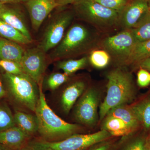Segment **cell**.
Segmentation results:
<instances>
[{"label":"cell","instance_id":"cell-1","mask_svg":"<svg viewBox=\"0 0 150 150\" xmlns=\"http://www.w3.org/2000/svg\"><path fill=\"white\" fill-rule=\"evenodd\" d=\"M42 83L39 85V98L35 111L38 121V132L44 140L48 142L61 141L74 135L79 126L66 122L53 111L46 102Z\"/></svg>","mask_w":150,"mask_h":150},{"label":"cell","instance_id":"cell-2","mask_svg":"<svg viewBox=\"0 0 150 150\" xmlns=\"http://www.w3.org/2000/svg\"><path fill=\"white\" fill-rule=\"evenodd\" d=\"M107 77V94L100 107V119L113 108L131 102L134 97V84L129 73L117 69L110 71Z\"/></svg>","mask_w":150,"mask_h":150},{"label":"cell","instance_id":"cell-3","mask_svg":"<svg viewBox=\"0 0 150 150\" xmlns=\"http://www.w3.org/2000/svg\"><path fill=\"white\" fill-rule=\"evenodd\" d=\"M96 41L95 36L87 28L76 23L54 48L49 58L52 61H59L81 56L93 48Z\"/></svg>","mask_w":150,"mask_h":150},{"label":"cell","instance_id":"cell-4","mask_svg":"<svg viewBox=\"0 0 150 150\" xmlns=\"http://www.w3.org/2000/svg\"><path fill=\"white\" fill-rule=\"evenodd\" d=\"M6 95L11 102L35 112L39 96V86L25 73H1Z\"/></svg>","mask_w":150,"mask_h":150},{"label":"cell","instance_id":"cell-5","mask_svg":"<svg viewBox=\"0 0 150 150\" xmlns=\"http://www.w3.org/2000/svg\"><path fill=\"white\" fill-rule=\"evenodd\" d=\"M74 12L82 20L99 30H107L119 23L120 13L101 5L95 0H77Z\"/></svg>","mask_w":150,"mask_h":150},{"label":"cell","instance_id":"cell-6","mask_svg":"<svg viewBox=\"0 0 150 150\" xmlns=\"http://www.w3.org/2000/svg\"><path fill=\"white\" fill-rule=\"evenodd\" d=\"M111 136L109 132L103 129L92 134H74L57 142L39 140L30 144L51 150H84L104 142Z\"/></svg>","mask_w":150,"mask_h":150},{"label":"cell","instance_id":"cell-7","mask_svg":"<svg viewBox=\"0 0 150 150\" xmlns=\"http://www.w3.org/2000/svg\"><path fill=\"white\" fill-rule=\"evenodd\" d=\"M74 13L63 11L55 15L47 25L38 47L46 53L60 43L67 28L72 21Z\"/></svg>","mask_w":150,"mask_h":150},{"label":"cell","instance_id":"cell-8","mask_svg":"<svg viewBox=\"0 0 150 150\" xmlns=\"http://www.w3.org/2000/svg\"><path fill=\"white\" fill-rule=\"evenodd\" d=\"M137 43L131 30H125L105 38L102 45L110 58L122 64H126Z\"/></svg>","mask_w":150,"mask_h":150},{"label":"cell","instance_id":"cell-9","mask_svg":"<svg viewBox=\"0 0 150 150\" xmlns=\"http://www.w3.org/2000/svg\"><path fill=\"white\" fill-rule=\"evenodd\" d=\"M46 53L39 47L25 50L20 64L24 72L39 86L42 83L47 66Z\"/></svg>","mask_w":150,"mask_h":150},{"label":"cell","instance_id":"cell-10","mask_svg":"<svg viewBox=\"0 0 150 150\" xmlns=\"http://www.w3.org/2000/svg\"><path fill=\"white\" fill-rule=\"evenodd\" d=\"M98 104L96 91L90 89L86 92L75 109V115L77 121L88 126L93 125L96 120Z\"/></svg>","mask_w":150,"mask_h":150},{"label":"cell","instance_id":"cell-11","mask_svg":"<svg viewBox=\"0 0 150 150\" xmlns=\"http://www.w3.org/2000/svg\"><path fill=\"white\" fill-rule=\"evenodd\" d=\"M149 10L148 0H129L120 13L119 24L124 30L132 29Z\"/></svg>","mask_w":150,"mask_h":150},{"label":"cell","instance_id":"cell-12","mask_svg":"<svg viewBox=\"0 0 150 150\" xmlns=\"http://www.w3.org/2000/svg\"><path fill=\"white\" fill-rule=\"evenodd\" d=\"M25 3L35 31L38 30L49 14L58 7L56 0H28Z\"/></svg>","mask_w":150,"mask_h":150},{"label":"cell","instance_id":"cell-13","mask_svg":"<svg viewBox=\"0 0 150 150\" xmlns=\"http://www.w3.org/2000/svg\"><path fill=\"white\" fill-rule=\"evenodd\" d=\"M0 18L12 26L32 42L31 34L25 22L24 17L19 9L3 5L0 9Z\"/></svg>","mask_w":150,"mask_h":150},{"label":"cell","instance_id":"cell-14","mask_svg":"<svg viewBox=\"0 0 150 150\" xmlns=\"http://www.w3.org/2000/svg\"><path fill=\"white\" fill-rule=\"evenodd\" d=\"M30 136L16 126L0 131V144L13 150H18L26 146Z\"/></svg>","mask_w":150,"mask_h":150},{"label":"cell","instance_id":"cell-15","mask_svg":"<svg viewBox=\"0 0 150 150\" xmlns=\"http://www.w3.org/2000/svg\"><path fill=\"white\" fill-rule=\"evenodd\" d=\"M85 87L84 82L78 81L71 83L65 89L62 94L61 104L64 111L66 113L69 112Z\"/></svg>","mask_w":150,"mask_h":150},{"label":"cell","instance_id":"cell-16","mask_svg":"<svg viewBox=\"0 0 150 150\" xmlns=\"http://www.w3.org/2000/svg\"><path fill=\"white\" fill-rule=\"evenodd\" d=\"M21 44L0 37V60L20 63L25 49Z\"/></svg>","mask_w":150,"mask_h":150},{"label":"cell","instance_id":"cell-17","mask_svg":"<svg viewBox=\"0 0 150 150\" xmlns=\"http://www.w3.org/2000/svg\"><path fill=\"white\" fill-rule=\"evenodd\" d=\"M13 114L16 126L30 137L38 132V123L36 115L19 110H16Z\"/></svg>","mask_w":150,"mask_h":150},{"label":"cell","instance_id":"cell-18","mask_svg":"<svg viewBox=\"0 0 150 150\" xmlns=\"http://www.w3.org/2000/svg\"><path fill=\"white\" fill-rule=\"evenodd\" d=\"M103 129L109 132L112 136L121 137L131 134L133 131L124 121L120 118L106 115Z\"/></svg>","mask_w":150,"mask_h":150},{"label":"cell","instance_id":"cell-19","mask_svg":"<svg viewBox=\"0 0 150 150\" xmlns=\"http://www.w3.org/2000/svg\"><path fill=\"white\" fill-rule=\"evenodd\" d=\"M131 108L140 123L146 130L150 129V95Z\"/></svg>","mask_w":150,"mask_h":150},{"label":"cell","instance_id":"cell-20","mask_svg":"<svg viewBox=\"0 0 150 150\" xmlns=\"http://www.w3.org/2000/svg\"><path fill=\"white\" fill-rule=\"evenodd\" d=\"M124 105L113 108L106 115H110L120 118L126 123L133 132L139 126V122L131 110V108L125 107Z\"/></svg>","mask_w":150,"mask_h":150},{"label":"cell","instance_id":"cell-21","mask_svg":"<svg viewBox=\"0 0 150 150\" xmlns=\"http://www.w3.org/2000/svg\"><path fill=\"white\" fill-rule=\"evenodd\" d=\"M131 30L137 43L150 39V10L146 13L142 19Z\"/></svg>","mask_w":150,"mask_h":150},{"label":"cell","instance_id":"cell-22","mask_svg":"<svg viewBox=\"0 0 150 150\" xmlns=\"http://www.w3.org/2000/svg\"><path fill=\"white\" fill-rule=\"evenodd\" d=\"M0 37L15 41L21 45L31 43L21 33L0 18Z\"/></svg>","mask_w":150,"mask_h":150},{"label":"cell","instance_id":"cell-23","mask_svg":"<svg viewBox=\"0 0 150 150\" xmlns=\"http://www.w3.org/2000/svg\"><path fill=\"white\" fill-rule=\"evenodd\" d=\"M150 58V39L136 44L127 64H137Z\"/></svg>","mask_w":150,"mask_h":150},{"label":"cell","instance_id":"cell-24","mask_svg":"<svg viewBox=\"0 0 150 150\" xmlns=\"http://www.w3.org/2000/svg\"><path fill=\"white\" fill-rule=\"evenodd\" d=\"M88 59L86 57H82L79 59H69L64 61H59L57 63V67L64 71V73L70 76L78 70L86 67Z\"/></svg>","mask_w":150,"mask_h":150},{"label":"cell","instance_id":"cell-25","mask_svg":"<svg viewBox=\"0 0 150 150\" xmlns=\"http://www.w3.org/2000/svg\"><path fill=\"white\" fill-rule=\"evenodd\" d=\"M15 126L14 114L8 104L5 101L0 102V131Z\"/></svg>","mask_w":150,"mask_h":150},{"label":"cell","instance_id":"cell-26","mask_svg":"<svg viewBox=\"0 0 150 150\" xmlns=\"http://www.w3.org/2000/svg\"><path fill=\"white\" fill-rule=\"evenodd\" d=\"M110 59V55L105 50H98L92 51L89 60L94 67L103 69L109 64Z\"/></svg>","mask_w":150,"mask_h":150},{"label":"cell","instance_id":"cell-27","mask_svg":"<svg viewBox=\"0 0 150 150\" xmlns=\"http://www.w3.org/2000/svg\"><path fill=\"white\" fill-rule=\"evenodd\" d=\"M69 75L65 73H53L45 77L43 81L46 88L50 90H54L67 82Z\"/></svg>","mask_w":150,"mask_h":150},{"label":"cell","instance_id":"cell-28","mask_svg":"<svg viewBox=\"0 0 150 150\" xmlns=\"http://www.w3.org/2000/svg\"><path fill=\"white\" fill-rule=\"evenodd\" d=\"M0 68L11 74L20 75L25 73L21 64L14 61L0 60Z\"/></svg>","mask_w":150,"mask_h":150},{"label":"cell","instance_id":"cell-29","mask_svg":"<svg viewBox=\"0 0 150 150\" xmlns=\"http://www.w3.org/2000/svg\"><path fill=\"white\" fill-rule=\"evenodd\" d=\"M97 2L107 8L117 11L121 13L129 0H95Z\"/></svg>","mask_w":150,"mask_h":150},{"label":"cell","instance_id":"cell-30","mask_svg":"<svg viewBox=\"0 0 150 150\" xmlns=\"http://www.w3.org/2000/svg\"><path fill=\"white\" fill-rule=\"evenodd\" d=\"M148 145L144 139L138 138L128 144L123 150H147Z\"/></svg>","mask_w":150,"mask_h":150},{"label":"cell","instance_id":"cell-31","mask_svg":"<svg viewBox=\"0 0 150 150\" xmlns=\"http://www.w3.org/2000/svg\"><path fill=\"white\" fill-rule=\"evenodd\" d=\"M137 83L141 87H146L150 83V73L149 71L140 68L137 74Z\"/></svg>","mask_w":150,"mask_h":150},{"label":"cell","instance_id":"cell-32","mask_svg":"<svg viewBox=\"0 0 150 150\" xmlns=\"http://www.w3.org/2000/svg\"><path fill=\"white\" fill-rule=\"evenodd\" d=\"M138 67L150 71V58L142 60L137 63Z\"/></svg>","mask_w":150,"mask_h":150},{"label":"cell","instance_id":"cell-33","mask_svg":"<svg viewBox=\"0 0 150 150\" xmlns=\"http://www.w3.org/2000/svg\"><path fill=\"white\" fill-rule=\"evenodd\" d=\"M6 93L1 73L0 72V100L6 97Z\"/></svg>","mask_w":150,"mask_h":150},{"label":"cell","instance_id":"cell-34","mask_svg":"<svg viewBox=\"0 0 150 150\" xmlns=\"http://www.w3.org/2000/svg\"><path fill=\"white\" fill-rule=\"evenodd\" d=\"M77 0H56L58 7H62L68 5L72 4Z\"/></svg>","mask_w":150,"mask_h":150},{"label":"cell","instance_id":"cell-35","mask_svg":"<svg viewBox=\"0 0 150 150\" xmlns=\"http://www.w3.org/2000/svg\"><path fill=\"white\" fill-rule=\"evenodd\" d=\"M28 0H0V3L3 5L14 4L21 3H25Z\"/></svg>","mask_w":150,"mask_h":150},{"label":"cell","instance_id":"cell-36","mask_svg":"<svg viewBox=\"0 0 150 150\" xmlns=\"http://www.w3.org/2000/svg\"><path fill=\"white\" fill-rule=\"evenodd\" d=\"M110 143H105L103 144H100L99 146H97L96 147L94 148L91 150H110Z\"/></svg>","mask_w":150,"mask_h":150},{"label":"cell","instance_id":"cell-37","mask_svg":"<svg viewBox=\"0 0 150 150\" xmlns=\"http://www.w3.org/2000/svg\"><path fill=\"white\" fill-rule=\"evenodd\" d=\"M18 150H33V148L31 145L29 144L26 145Z\"/></svg>","mask_w":150,"mask_h":150},{"label":"cell","instance_id":"cell-38","mask_svg":"<svg viewBox=\"0 0 150 150\" xmlns=\"http://www.w3.org/2000/svg\"><path fill=\"white\" fill-rule=\"evenodd\" d=\"M0 150H13L12 149H11V148L8 147L6 146H5L1 144H0Z\"/></svg>","mask_w":150,"mask_h":150},{"label":"cell","instance_id":"cell-39","mask_svg":"<svg viewBox=\"0 0 150 150\" xmlns=\"http://www.w3.org/2000/svg\"><path fill=\"white\" fill-rule=\"evenodd\" d=\"M30 145H31V146H32L33 148V150H51L48 149H45V148L37 147L34 146H32V145L30 144Z\"/></svg>","mask_w":150,"mask_h":150},{"label":"cell","instance_id":"cell-40","mask_svg":"<svg viewBox=\"0 0 150 150\" xmlns=\"http://www.w3.org/2000/svg\"><path fill=\"white\" fill-rule=\"evenodd\" d=\"M147 144L149 145V146H150V137H149V139H148L147 141Z\"/></svg>","mask_w":150,"mask_h":150},{"label":"cell","instance_id":"cell-41","mask_svg":"<svg viewBox=\"0 0 150 150\" xmlns=\"http://www.w3.org/2000/svg\"><path fill=\"white\" fill-rule=\"evenodd\" d=\"M148 4L149 9L150 10V0H148Z\"/></svg>","mask_w":150,"mask_h":150},{"label":"cell","instance_id":"cell-42","mask_svg":"<svg viewBox=\"0 0 150 150\" xmlns=\"http://www.w3.org/2000/svg\"><path fill=\"white\" fill-rule=\"evenodd\" d=\"M3 5V4H1V3H0V9H1V8L2 7Z\"/></svg>","mask_w":150,"mask_h":150},{"label":"cell","instance_id":"cell-43","mask_svg":"<svg viewBox=\"0 0 150 150\" xmlns=\"http://www.w3.org/2000/svg\"><path fill=\"white\" fill-rule=\"evenodd\" d=\"M147 150H150V146H149V145H148V148Z\"/></svg>","mask_w":150,"mask_h":150}]
</instances>
